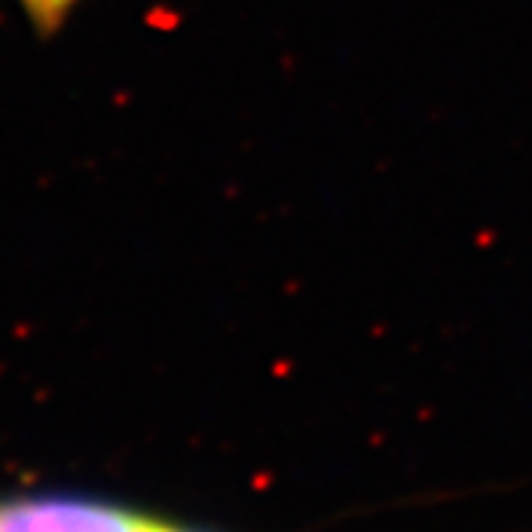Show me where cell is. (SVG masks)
I'll return each instance as SVG.
<instances>
[{"mask_svg":"<svg viewBox=\"0 0 532 532\" xmlns=\"http://www.w3.org/2000/svg\"><path fill=\"white\" fill-rule=\"evenodd\" d=\"M21 9L27 12V18L36 24V30L42 33H54L63 27L68 12L74 9L77 0H18Z\"/></svg>","mask_w":532,"mask_h":532,"instance_id":"cell-1","label":"cell"}]
</instances>
